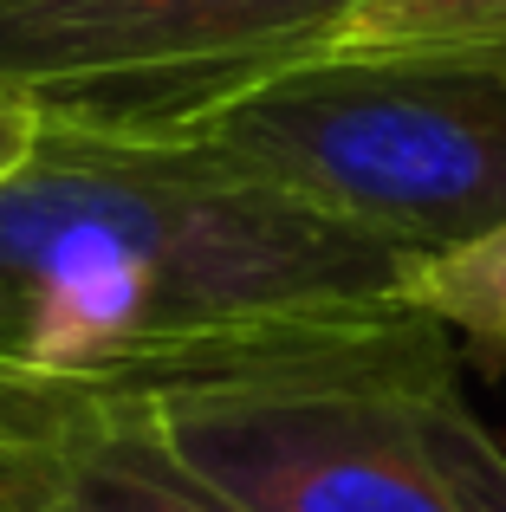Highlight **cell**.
I'll use <instances>...</instances> for the list:
<instances>
[{"instance_id": "6da1fadb", "label": "cell", "mask_w": 506, "mask_h": 512, "mask_svg": "<svg viewBox=\"0 0 506 512\" xmlns=\"http://www.w3.org/2000/svg\"><path fill=\"white\" fill-rule=\"evenodd\" d=\"M403 266L182 143L46 117L0 182V363L111 409L442 350Z\"/></svg>"}, {"instance_id": "7a4b0ae2", "label": "cell", "mask_w": 506, "mask_h": 512, "mask_svg": "<svg viewBox=\"0 0 506 512\" xmlns=\"http://www.w3.org/2000/svg\"><path fill=\"white\" fill-rule=\"evenodd\" d=\"M403 260L506 221V39L331 46L143 124Z\"/></svg>"}, {"instance_id": "3957f363", "label": "cell", "mask_w": 506, "mask_h": 512, "mask_svg": "<svg viewBox=\"0 0 506 512\" xmlns=\"http://www.w3.org/2000/svg\"><path fill=\"white\" fill-rule=\"evenodd\" d=\"M111 409L241 512H506V441L448 344Z\"/></svg>"}, {"instance_id": "277c9868", "label": "cell", "mask_w": 506, "mask_h": 512, "mask_svg": "<svg viewBox=\"0 0 506 512\" xmlns=\"http://www.w3.org/2000/svg\"><path fill=\"white\" fill-rule=\"evenodd\" d=\"M370 0H0V78L59 124L143 130L325 46Z\"/></svg>"}, {"instance_id": "5b68a950", "label": "cell", "mask_w": 506, "mask_h": 512, "mask_svg": "<svg viewBox=\"0 0 506 512\" xmlns=\"http://www.w3.org/2000/svg\"><path fill=\"white\" fill-rule=\"evenodd\" d=\"M403 299L442 331L487 344L506 357V221L474 234L468 247L429 253L403 266Z\"/></svg>"}, {"instance_id": "8992f818", "label": "cell", "mask_w": 506, "mask_h": 512, "mask_svg": "<svg viewBox=\"0 0 506 512\" xmlns=\"http://www.w3.org/2000/svg\"><path fill=\"white\" fill-rule=\"evenodd\" d=\"M506 39V0H370L357 7L325 46H474Z\"/></svg>"}, {"instance_id": "52a82bcc", "label": "cell", "mask_w": 506, "mask_h": 512, "mask_svg": "<svg viewBox=\"0 0 506 512\" xmlns=\"http://www.w3.org/2000/svg\"><path fill=\"white\" fill-rule=\"evenodd\" d=\"M39 137H46V111L26 85L0 78V182H13L26 163H33Z\"/></svg>"}]
</instances>
